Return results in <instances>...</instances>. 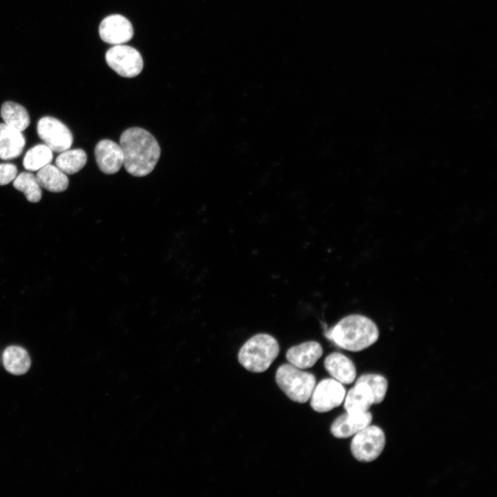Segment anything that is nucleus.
<instances>
[{
    "label": "nucleus",
    "mask_w": 497,
    "mask_h": 497,
    "mask_svg": "<svg viewBox=\"0 0 497 497\" xmlns=\"http://www.w3.org/2000/svg\"><path fill=\"white\" fill-rule=\"evenodd\" d=\"M119 145L124 154L126 171L135 177H144L155 168L160 157L159 145L146 130L132 127L121 135Z\"/></svg>",
    "instance_id": "1"
},
{
    "label": "nucleus",
    "mask_w": 497,
    "mask_h": 497,
    "mask_svg": "<svg viewBox=\"0 0 497 497\" xmlns=\"http://www.w3.org/2000/svg\"><path fill=\"white\" fill-rule=\"evenodd\" d=\"M325 336L338 347L350 351H362L378 339L376 324L366 316L350 315L325 331Z\"/></svg>",
    "instance_id": "2"
},
{
    "label": "nucleus",
    "mask_w": 497,
    "mask_h": 497,
    "mask_svg": "<svg viewBox=\"0 0 497 497\" xmlns=\"http://www.w3.org/2000/svg\"><path fill=\"white\" fill-rule=\"evenodd\" d=\"M280 346L272 335L258 333L249 338L238 352V360L246 370L253 373L266 371L277 357Z\"/></svg>",
    "instance_id": "3"
},
{
    "label": "nucleus",
    "mask_w": 497,
    "mask_h": 497,
    "mask_svg": "<svg viewBox=\"0 0 497 497\" xmlns=\"http://www.w3.org/2000/svg\"><path fill=\"white\" fill-rule=\"evenodd\" d=\"M275 381L280 389L293 401L305 403L311 398L316 384L311 373L288 364L280 365L275 373Z\"/></svg>",
    "instance_id": "4"
},
{
    "label": "nucleus",
    "mask_w": 497,
    "mask_h": 497,
    "mask_svg": "<svg viewBox=\"0 0 497 497\" xmlns=\"http://www.w3.org/2000/svg\"><path fill=\"white\" fill-rule=\"evenodd\" d=\"M386 445V436L381 427L370 424L353 436L350 449L353 456L362 462L376 460Z\"/></svg>",
    "instance_id": "5"
},
{
    "label": "nucleus",
    "mask_w": 497,
    "mask_h": 497,
    "mask_svg": "<svg viewBox=\"0 0 497 497\" xmlns=\"http://www.w3.org/2000/svg\"><path fill=\"white\" fill-rule=\"evenodd\" d=\"M108 65L124 77H134L143 68V59L135 48L126 45H115L106 52Z\"/></svg>",
    "instance_id": "6"
},
{
    "label": "nucleus",
    "mask_w": 497,
    "mask_h": 497,
    "mask_svg": "<svg viewBox=\"0 0 497 497\" xmlns=\"http://www.w3.org/2000/svg\"><path fill=\"white\" fill-rule=\"evenodd\" d=\"M37 134L52 151L61 153L70 148L73 137L70 129L52 117L41 118L37 125Z\"/></svg>",
    "instance_id": "7"
},
{
    "label": "nucleus",
    "mask_w": 497,
    "mask_h": 497,
    "mask_svg": "<svg viewBox=\"0 0 497 497\" xmlns=\"http://www.w3.org/2000/svg\"><path fill=\"white\" fill-rule=\"evenodd\" d=\"M346 390L343 384L333 378L322 380L315 384L311 396V407L319 413L328 412L344 401Z\"/></svg>",
    "instance_id": "8"
},
{
    "label": "nucleus",
    "mask_w": 497,
    "mask_h": 497,
    "mask_svg": "<svg viewBox=\"0 0 497 497\" xmlns=\"http://www.w3.org/2000/svg\"><path fill=\"white\" fill-rule=\"evenodd\" d=\"M99 31L102 40L113 45L126 43L133 36L131 23L120 14H112L104 18Z\"/></svg>",
    "instance_id": "9"
},
{
    "label": "nucleus",
    "mask_w": 497,
    "mask_h": 497,
    "mask_svg": "<svg viewBox=\"0 0 497 497\" xmlns=\"http://www.w3.org/2000/svg\"><path fill=\"white\" fill-rule=\"evenodd\" d=\"M373 416L369 411L365 412H347L338 416L331 424V433L337 438L353 436L360 430L371 424Z\"/></svg>",
    "instance_id": "10"
},
{
    "label": "nucleus",
    "mask_w": 497,
    "mask_h": 497,
    "mask_svg": "<svg viewBox=\"0 0 497 497\" xmlns=\"http://www.w3.org/2000/svg\"><path fill=\"white\" fill-rule=\"evenodd\" d=\"M95 156L99 168L106 174L117 173L124 164V154L119 144L105 139L95 148Z\"/></svg>",
    "instance_id": "11"
},
{
    "label": "nucleus",
    "mask_w": 497,
    "mask_h": 497,
    "mask_svg": "<svg viewBox=\"0 0 497 497\" xmlns=\"http://www.w3.org/2000/svg\"><path fill=\"white\" fill-rule=\"evenodd\" d=\"M322 353V347L318 342L308 341L289 348L286 358L291 364L305 369L313 367Z\"/></svg>",
    "instance_id": "12"
},
{
    "label": "nucleus",
    "mask_w": 497,
    "mask_h": 497,
    "mask_svg": "<svg viewBox=\"0 0 497 497\" xmlns=\"http://www.w3.org/2000/svg\"><path fill=\"white\" fill-rule=\"evenodd\" d=\"M324 366L332 378L342 384H349L355 380L357 371L354 363L341 353L333 352L328 355Z\"/></svg>",
    "instance_id": "13"
},
{
    "label": "nucleus",
    "mask_w": 497,
    "mask_h": 497,
    "mask_svg": "<svg viewBox=\"0 0 497 497\" xmlns=\"http://www.w3.org/2000/svg\"><path fill=\"white\" fill-rule=\"evenodd\" d=\"M26 144L22 132L0 124V159L10 160L20 156Z\"/></svg>",
    "instance_id": "14"
},
{
    "label": "nucleus",
    "mask_w": 497,
    "mask_h": 497,
    "mask_svg": "<svg viewBox=\"0 0 497 497\" xmlns=\"http://www.w3.org/2000/svg\"><path fill=\"white\" fill-rule=\"evenodd\" d=\"M343 402L347 412H365L374 405L369 387L362 382H355L354 386L346 393Z\"/></svg>",
    "instance_id": "15"
},
{
    "label": "nucleus",
    "mask_w": 497,
    "mask_h": 497,
    "mask_svg": "<svg viewBox=\"0 0 497 497\" xmlns=\"http://www.w3.org/2000/svg\"><path fill=\"white\" fill-rule=\"evenodd\" d=\"M37 171L36 178L41 187L52 193H60L67 189L68 178L57 166L49 164Z\"/></svg>",
    "instance_id": "16"
},
{
    "label": "nucleus",
    "mask_w": 497,
    "mask_h": 497,
    "mask_svg": "<svg viewBox=\"0 0 497 497\" xmlns=\"http://www.w3.org/2000/svg\"><path fill=\"white\" fill-rule=\"evenodd\" d=\"M3 364L6 370L13 375L26 373L31 364L27 351L19 346H9L2 355Z\"/></svg>",
    "instance_id": "17"
},
{
    "label": "nucleus",
    "mask_w": 497,
    "mask_h": 497,
    "mask_svg": "<svg viewBox=\"0 0 497 497\" xmlns=\"http://www.w3.org/2000/svg\"><path fill=\"white\" fill-rule=\"evenodd\" d=\"M1 116L4 124L21 132L28 128L30 123L26 109L13 101H6L2 104Z\"/></svg>",
    "instance_id": "18"
},
{
    "label": "nucleus",
    "mask_w": 497,
    "mask_h": 497,
    "mask_svg": "<svg viewBox=\"0 0 497 497\" xmlns=\"http://www.w3.org/2000/svg\"><path fill=\"white\" fill-rule=\"evenodd\" d=\"M87 155L81 148L68 149L61 153L55 160L56 166L64 173L72 175L86 164Z\"/></svg>",
    "instance_id": "19"
},
{
    "label": "nucleus",
    "mask_w": 497,
    "mask_h": 497,
    "mask_svg": "<svg viewBox=\"0 0 497 497\" xmlns=\"http://www.w3.org/2000/svg\"><path fill=\"white\" fill-rule=\"evenodd\" d=\"M52 151L46 144H37L26 153L23 165L27 170L37 171L49 164L52 159Z\"/></svg>",
    "instance_id": "20"
},
{
    "label": "nucleus",
    "mask_w": 497,
    "mask_h": 497,
    "mask_svg": "<svg viewBox=\"0 0 497 497\" xmlns=\"http://www.w3.org/2000/svg\"><path fill=\"white\" fill-rule=\"evenodd\" d=\"M13 186L23 193L30 202H38L41 198V186L36 176L30 172H23L17 175L14 179Z\"/></svg>",
    "instance_id": "21"
},
{
    "label": "nucleus",
    "mask_w": 497,
    "mask_h": 497,
    "mask_svg": "<svg viewBox=\"0 0 497 497\" xmlns=\"http://www.w3.org/2000/svg\"><path fill=\"white\" fill-rule=\"evenodd\" d=\"M355 382L365 383L369 388L373 398L374 405L382 402L388 390L387 378L379 373H368L361 375Z\"/></svg>",
    "instance_id": "22"
},
{
    "label": "nucleus",
    "mask_w": 497,
    "mask_h": 497,
    "mask_svg": "<svg viewBox=\"0 0 497 497\" xmlns=\"http://www.w3.org/2000/svg\"><path fill=\"white\" fill-rule=\"evenodd\" d=\"M17 168L10 163L0 164V186L6 185L17 177Z\"/></svg>",
    "instance_id": "23"
}]
</instances>
